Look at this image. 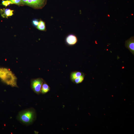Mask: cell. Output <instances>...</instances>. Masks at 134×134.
<instances>
[{"label": "cell", "mask_w": 134, "mask_h": 134, "mask_svg": "<svg viewBox=\"0 0 134 134\" xmlns=\"http://www.w3.org/2000/svg\"><path fill=\"white\" fill-rule=\"evenodd\" d=\"M36 118V111L32 108L21 111L17 117V119L19 121L26 125H29L32 123Z\"/></svg>", "instance_id": "6da1fadb"}, {"label": "cell", "mask_w": 134, "mask_h": 134, "mask_svg": "<svg viewBox=\"0 0 134 134\" xmlns=\"http://www.w3.org/2000/svg\"><path fill=\"white\" fill-rule=\"evenodd\" d=\"M0 79L7 85L13 87H18L16 77L9 69L0 68Z\"/></svg>", "instance_id": "7a4b0ae2"}, {"label": "cell", "mask_w": 134, "mask_h": 134, "mask_svg": "<svg viewBox=\"0 0 134 134\" xmlns=\"http://www.w3.org/2000/svg\"><path fill=\"white\" fill-rule=\"evenodd\" d=\"M22 4L27 5L35 9H42L46 5L47 0H22Z\"/></svg>", "instance_id": "3957f363"}, {"label": "cell", "mask_w": 134, "mask_h": 134, "mask_svg": "<svg viewBox=\"0 0 134 134\" xmlns=\"http://www.w3.org/2000/svg\"><path fill=\"white\" fill-rule=\"evenodd\" d=\"M44 81L43 80L40 78L31 80V88L35 93L38 94H40L41 88Z\"/></svg>", "instance_id": "277c9868"}, {"label": "cell", "mask_w": 134, "mask_h": 134, "mask_svg": "<svg viewBox=\"0 0 134 134\" xmlns=\"http://www.w3.org/2000/svg\"><path fill=\"white\" fill-rule=\"evenodd\" d=\"M66 42L69 46H73L77 42L78 39L76 36L73 34H70L67 37L65 40Z\"/></svg>", "instance_id": "5b68a950"}, {"label": "cell", "mask_w": 134, "mask_h": 134, "mask_svg": "<svg viewBox=\"0 0 134 134\" xmlns=\"http://www.w3.org/2000/svg\"><path fill=\"white\" fill-rule=\"evenodd\" d=\"M14 11L9 9H1L0 10V13L1 16L3 18H8L13 15Z\"/></svg>", "instance_id": "8992f818"}, {"label": "cell", "mask_w": 134, "mask_h": 134, "mask_svg": "<svg viewBox=\"0 0 134 134\" xmlns=\"http://www.w3.org/2000/svg\"><path fill=\"white\" fill-rule=\"evenodd\" d=\"M126 47L134 54V37H132L127 40L125 43Z\"/></svg>", "instance_id": "52a82bcc"}, {"label": "cell", "mask_w": 134, "mask_h": 134, "mask_svg": "<svg viewBox=\"0 0 134 134\" xmlns=\"http://www.w3.org/2000/svg\"><path fill=\"white\" fill-rule=\"evenodd\" d=\"M50 90V88L49 85L45 82L43 83L41 90V93L42 94L47 93Z\"/></svg>", "instance_id": "ba28073f"}, {"label": "cell", "mask_w": 134, "mask_h": 134, "mask_svg": "<svg viewBox=\"0 0 134 134\" xmlns=\"http://www.w3.org/2000/svg\"><path fill=\"white\" fill-rule=\"evenodd\" d=\"M82 75V73L79 71H74L72 72L70 75V79L72 81L74 82V80Z\"/></svg>", "instance_id": "9c48e42d"}, {"label": "cell", "mask_w": 134, "mask_h": 134, "mask_svg": "<svg viewBox=\"0 0 134 134\" xmlns=\"http://www.w3.org/2000/svg\"><path fill=\"white\" fill-rule=\"evenodd\" d=\"M37 29L40 31H46L45 23L43 21L40 20L39 21L38 25L37 27Z\"/></svg>", "instance_id": "30bf717a"}, {"label": "cell", "mask_w": 134, "mask_h": 134, "mask_svg": "<svg viewBox=\"0 0 134 134\" xmlns=\"http://www.w3.org/2000/svg\"><path fill=\"white\" fill-rule=\"evenodd\" d=\"M84 78V75H82L80 77L75 79L74 80V82L77 84L81 83L83 81Z\"/></svg>", "instance_id": "8fae6325"}, {"label": "cell", "mask_w": 134, "mask_h": 134, "mask_svg": "<svg viewBox=\"0 0 134 134\" xmlns=\"http://www.w3.org/2000/svg\"><path fill=\"white\" fill-rule=\"evenodd\" d=\"M13 4L23 6L22 0H9Z\"/></svg>", "instance_id": "7c38bea8"}, {"label": "cell", "mask_w": 134, "mask_h": 134, "mask_svg": "<svg viewBox=\"0 0 134 134\" xmlns=\"http://www.w3.org/2000/svg\"><path fill=\"white\" fill-rule=\"evenodd\" d=\"M2 3L3 5L5 6L6 7H7L10 4H13L10 0H3L2 2Z\"/></svg>", "instance_id": "4fadbf2b"}, {"label": "cell", "mask_w": 134, "mask_h": 134, "mask_svg": "<svg viewBox=\"0 0 134 134\" xmlns=\"http://www.w3.org/2000/svg\"><path fill=\"white\" fill-rule=\"evenodd\" d=\"M39 21V20L37 19H34L32 21V23L33 26L35 27H37L38 26Z\"/></svg>", "instance_id": "5bb4252c"}]
</instances>
